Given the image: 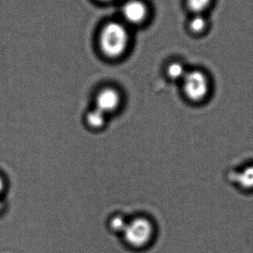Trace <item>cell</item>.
<instances>
[{"label": "cell", "instance_id": "cell-1", "mask_svg": "<svg viewBox=\"0 0 253 253\" xmlns=\"http://www.w3.org/2000/svg\"><path fill=\"white\" fill-rule=\"evenodd\" d=\"M130 35L126 25L119 22L107 23L100 35L101 51L109 59L121 57L127 50Z\"/></svg>", "mask_w": 253, "mask_h": 253}, {"label": "cell", "instance_id": "cell-2", "mask_svg": "<svg viewBox=\"0 0 253 253\" xmlns=\"http://www.w3.org/2000/svg\"><path fill=\"white\" fill-rule=\"evenodd\" d=\"M181 83L184 96L190 102L202 103L209 98L211 82L203 71L201 70L188 71Z\"/></svg>", "mask_w": 253, "mask_h": 253}, {"label": "cell", "instance_id": "cell-3", "mask_svg": "<svg viewBox=\"0 0 253 253\" xmlns=\"http://www.w3.org/2000/svg\"><path fill=\"white\" fill-rule=\"evenodd\" d=\"M123 233L129 245L137 248H145L154 239L155 227L148 218L140 217L128 223Z\"/></svg>", "mask_w": 253, "mask_h": 253}, {"label": "cell", "instance_id": "cell-4", "mask_svg": "<svg viewBox=\"0 0 253 253\" xmlns=\"http://www.w3.org/2000/svg\"><path fill=\"white\" fill-rule=\"evenodd\" d=\"M121 102V94L118 90L113 87H105L97 94L95 108L107 115L117 111Z\"/></svg>", "mask_w": 253, "mask_h": 253}, {"label": "cell", "instance_id": "cell-5", "mask_svg": "<svg viewBox=\"0 0 253 253\" xmlns=\"http://www.w3.org/2000/svg\"><path fill=\"white\" fill-rule=\"evenodd\" d=\"M148 15V8L141 0H129L122 7V16L128 23L138 25L143 23Z\"/></svg>", "mask_w": 253, "mask_h": 253}, {"label": "cell", "instance_id": "cell-6", "mask_svg": "<svg viewBox=\"0 0 253 253\" xmlns=\"http://www.w3.org/2000/svg\"><path fill=\"white\" fill-rule=\"evenodd\" d=\"M236 184L245 191L253 190V165H249L235 175Z\"/></svg>", "mask_w": 253, "mask_h": 253}, {"label": "cell", "instance_id": "cell-7", "mask_svg": "<svg viewBox=\"0 0 253 253\" xmlns=\"http://www.w3.org/2000/svg\"><path fill=\"white\" fill-rule=\"evenodd\" d=\"M86 123L92 129H101L106 123V115L98 108H94L86 114Z\"/></svg>", "mask_w": 253, "mask_h": 253}, {"label": "cell", "instance_id": "cell-8", "mask_svg": "<svg viewBox=\"0 0 253 253\" xmlns=\"http://www.w3.org/2000/svg\"><path fill=\"white\" fill-rule=\"evenodd\" d=\"M166 75L172 81H182L188 70L184 64L180 62H173L169 64L166 68Z\"/></svg>", "mask_w": 253, "mask_h": 253}, {"label": "cell", "instance_id": "cell-9", "mask_svg": "<svg viewBox=\"0 0 253 253\" xmlns=\"http://www.w3.org/2000/svg\"><path fill=\"white\" fill-rule=\"evenodd\" d=\"M206 27H207V19L203 16V14H195L189 22V28L190 31L196 34L203 32Z\"/></svg>", "mask_w": 253, "mask_h": 253}, {"label": "cell", "instance_id": "cell-10", "mask_svg": "<svg viewBox=\"0 0 253 253\" xmlns=\"http://www.w3.org/2000/svg\"><path fill=\"white\" fill-rule=\"evenodd\" d=\"M212 3V0H187V5L194 14H202Z\"/></svg>", "mask_w": 253, "mask_h": 253}, {"label": "cell", "instance_id": "cell-11", "mask_svg": "<svg viewBox=\"0 0 253 253\" xmlns=\"http://www.w3.org/2000/svg\"><path fill=\"white\" fill-rule=\"evenodd\" d=\"M128 223L126 222L124 218L121 216H115L111 219L110 226L114 231L123 232Z\"/></svg>", "mask_w": 253, "mask_h": 253}, {"label": "cell", "instance_id": "cell-12", "mask_svg": "<svg viewBox=\"0 0 253 253\" xmlns=\"http://www.w3.org/2000/svg\"><path fill=\"white\" fill-rule=\"evenodd\" d=\"M4 187H5V185H4V180H3V178L0 176V194H1V193H2L3 190H4Z\"/></svg>", "mask_w": 253, "mask_h": 253}, {"label": "cell", "instance_id": "cell-13", "mask_svg": "<svg viewBox=\"0 0 253 253\" xmlns=\"http://www.w3.org/2000/svg\"><path fill=\"white\" fill-rule=\"evenodd\" d=\"M2 202H1V201L0 200V211H1V208H2Z\"/></svg>", "mask_w": 253, "mask_h": 253}, {"label": "cell", "instance_id": "cell-14", "mask_svg": "<svg viewBox=\"0 0 253 253\" xmlns=\"http://www.w3.org/2000/svg\"><path fill=\"white\" fill-rule=\"evenodd\" d=\"M102 1H111V0H102Z\"/></svg>", "mask_w": 253, "mask_h": 253}]
</instances>
